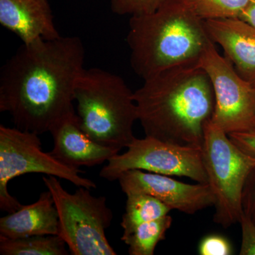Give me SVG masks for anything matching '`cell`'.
Here are the masks:
<instances>
[{
    "label": "cell",
    "instance_id": "cell-16",
    "mask_svg": "<svg viewBox=\"0 0 255 255\" xmlns=\"http://www.w3.org/2000/svg\"><path fill=\"white\" fill-rule=\"evenodd\" d=\"M66 243L58 235L10 239L0 236L1 255H68Z\"/></svg>",
    "mask_w": 255,
    "mask_h": 255
},
{
    "label": "cell",
    "instance_id": "cell-7",
    "mask_svg": "<svg viewBox=\"0 0 255 255\" xmlns=\"http://www.w3.org/2000/svg\"><path fill=\"white\" fill-rule=\"evenodd\" d=\"M82 171L60 162L49 152L42 150L38 134L18 128L0 126V209L5 212L17 211L22 206L9 194L11 179L30 173L45 174L65 179L78 187L96 189L93 181L80 175Z\"/></svg>",
    "mask_w": 255,
    "mask_h": 255
},
{
    "label": "cell",
    "instance_id": "cell-17",
    "mask_svg": "<svg viewBox=\"0 0 255 255\" xmlns=\"http://www.w3.org/2000/svg\"><path fill=\"white\" fill-rule=\"evenodd\" d=\"M169 215L142 223L132 230L130 234L122 237V241L128 246L130 255H153L156 246L165 239L166 232L172 226Z\"/></svg>",
    "mask_w": 255,
    "mask_h": 255
},
{
    "label": "cell",
    "instance_id": "cell-21",
    "mask_svg": "<svg viewBox=\"0 0 255 255\" xmlns=\"http://www.w3.org/2000/svg\"><path fill=\"white\" fill-rule=\"evenodd\" d=\"M243 213L255 225V167L247 178L242 194Z\"/></svg>",
    "mask_w": 255,
    "mask_h": 255
},
{
    "label": "cell",
    "instance_id": "cell-22",
    "mask_svg": "<svg viewBox=\"0 0 255 255\" xmlns=\"http://www.w3.org/2000/svg\"><path fill=\"white\" fill-rule=\"evenodd\" d=\"M239 223L242 229L240 255H255V225L243 213Z\"/></svg>",
    "mask_w": 255,
    "mask_h": 255
},
{
    "label": "cell",
    "instance_id": "cell-2",
    "mask_svg": "<svg viewBox=\"0 0 255 255\" xmlns=\"http://www.w3.org/2000/svg\"><path fill=\"white\" fill-rule=\"evenodd\" d=\"M133 97L145 136L201 148L204 127L214 115L215 96L199 64L169 69L144 80Z\"/></svg>",
    "mask_w": 255,
    "mask_h": 255
},
{
    "label": "cell",
    "instance_id": "cell-8",
    "mask_svg": "<svg viewBox=\"0 0 255 255\" xmlns=\"http://www.w3.org/2000/svg\"><path fill=\"white\" fill-rule=\"evenodd\" d=\"M142 170L167 176L190 178L208 184L201 148L174 145L155 137H135L123 154H117L100 171L110 182L118 180L128 171Z\"/></svg>",
    "mask_w": 255,
    "mask_h": 255
},
{
    "label": "cell",
    "instance_id": "cell-1",
    "mask_svg": "<svg viewBox=\"0 0 255 255\" xmlns=\"http://www.w3.org/2000/svg\"><path fill=\"white\" fill-rule=\"evenodd\" d=\"M85 50L78 36L21 45L0 71V112L15 127L40 135L74 113Z\"/></svg>",
    "mask_w": 255,
    "mask_h": 255
},
{
    "label": "cell",
    "instance_id": "cell-19",
    "mask_svg": "<svg viewBox=\"0 0 255 255\" xmlns=\"http://www.w3.org/2000/svg\"><path fill=\"white\" fill-rule=\"evenodd\" d=\"M167 0H111V9L117 15L148 14L158 9Z\"/></svg>",
    "mask_w": 255,
    "mask_h": 255
},
{
    "label": "cell",
    "instance_id": "cell-12",
    "mask_svg": "<svg viewBox=\"0 0 255 255\" xmlns=\"http://www.w3.org/2000/svg\"><path fill=\"white\" fill-rule=\"evenodd\" d=\"M210 38L240 76L255 87V28L240 18L206 20Z\"/></svg>",
    "mask_w": 255,
    "mask_h": 255
},
{
    "label": "cell",
    "instance_id": "cell-23",
    "mask_svg": "<svg viewBox=\"0 0 255 255\" xmlns=\"http://www.w3.org/2000/svg\"><path fill=\"white\" fill-rule=\"evenodd\" d=\"M228 135L241 150L249 155L255 156V129L248 131L232 132Z\"/></svg>",
    "mask_w": 255,
    "mask_h": 255
},
{
    "label": "cell",
    "instance_id": "cell-6",
    "mask_svg": "<svg viewBox=\"0 0 255 255\" xmlns=\"http://www.w3.org/2000/svg\"><path fill=\"white\" fill-rule=\"evenodd\" d=\"M201 154L208 184L216 198L214 222L230 227L241 219L242 194L255 167V156L241 150L212 120L204 127Z\"/></svg>",
    "mask_w": 255,
    "mask_h": 255
},
{
    "label": "cell",
    "instance_id": "cell-24",
    "mask_svg": "<svg viewBox=\"0 0 255 255\" xmlns=\"http://www.w3.org/2000/svg\"><path fill=\"white\" fill-rule=\"evenodd\" d=\"M240 19L249 23L255 28V0H251L250 4L242 14Z\"/></svg>",
    "mask_w": 255,
    "mask_h": 255
},
{
    "label": "cell",
    "instance_id": "cell-4",
    "mask_svg": "<svg viewBox=\"0 0 255 255\" xmlns=\"http://www.w3.org/2000/svg\"><path fill=\"white\" fill-rule=\"evenodd\" d=\"M134 92L124 79L101 68H84L75 90L82 130L101 145L120 152L135 139Z\"/></svg>",
    "mask_w": 255,
    "mask_h": 255
},
{
    "label": "cell",
    "instance_id": "cell-15",
    "mask_svg": "<svg viewBox=\"0 0 255 255\" xmlns=\"http://www.w3.org/2000/svg\"><path fill=\"white\" fill-rule=\"evenodd\" d=\"M127 196L125 214L121 223L124 229L122 237L130 234L139 225L160 219L172 211L168 206L148 194L130 193Z\"/></svg>",
    "mask_w": 255,
    "mask_h": 255
},
{
    "label": "cell",
    "instance_id": "cell-11",
    "mask_svg": "<svg viewBox=\"0 0 255 255\" xmlns=\"http://www.w3.org/2000/svg\"><path fill=\"white\" fill-rule=\"evenodd\" d=\"M55 158L70 167H93L108 162L119 151L92 140L82 130L78 114L74 112L60 121L50 130Z\"/></svg>",
    "mask_w": 255,
    "mask_h": 255
},
{
    "label": "cell",
    "instance_id": "cell-9",
    "mask_svg": "<svg viewBox=\"0 0 255 255\" xmlns=\"http://www.w3.org/2000/svg\"><path fill=\"white\" fill-rule=\"evenodd\" d=\"M209 75L215 96L211 120L227 134L255 129V87L238 75L212 43L199 63Z\"/></svg>",
    "mask_w": 255,
    "mask_h": 255
},
{
    "label": "cell",
    "instance_id": "cell-3",
    "mask_svg": "<svg viewBox=\"0 0 255 255\" xmlns=\"http://www.w3.org/2000/svg\"><path fill=\"white\" fill-rule=\"evenodd\" d=\"M127 41L132 70L144 80L199 64L214 43L189 0H167L150 14L130 16Z\"/></svg>",
    "mask_w": 255,
    "mask_h": 255
},
{
    "label": "cell",
    "instance_id": "cell-14",
    "mask_svg": "<svg viewBox=\"0 0 255 255\" xmlns=\"http://www.w3.org/2000/svg\"><path fill=\"white\" fill-rule=\"evenodd\" d=\"M58 235V214L49 191L29 205L0 219V236L10 239Z\"/></svg>",
    "mask_w": 255,
    "mask_h": 255
},
{
    "label": "cell",
    "instance_id": "cell-20",
    "mask_svg": "<svg viewBox=\"0 0 255 255\" xmlns=\"http://www.w3.org/2000/svg\"><path fill=\"white\" fill-rule=\"evenodd\" d=\"M233 253V247L230 242L219 235L206 236L199 246L201 255H231Z\"/></svg>",
    "mask_w": 255,
    "mask_h": 255
},
{
    "label": "cell",
    "instance_id": "cell-18",
    "mask_svg": "<svg viewBox=\"0 0 255 255\" xmlns=\"http://www.w3.org/2000/svg\"><path fill=\"white\" fill-rule=\"evenodd\" d=\"M196 14L204 20L240 18L251 0H189Z\"/></svg>",
    "mask_w": 255,
    "mask_h": 255
},
{
    "label": "cell",
    "instance_id": "cell-5",
    "mask_svg": "<svg viewBox=\"0 0 255 255\" xmlns=\"http://www.w3.org/2000/svg\"><path fill=\"white\" fill-rule=\"evenodd\" d=\"M58 214V236L73 255H116L106 236L113 213L105 196H94L90 189L78 187L70 194L54 176H43Z\"/></svg>",
    "mask_w": 255,
    "mask_h": 255
},
{
    "label": "cell",
    "instance_id": "cell-13",
    "mask_svg": "<svg viewBox=\"0 0 255 255\" xmlns=\"http://www.w3.org/2000/svg\"><path fill=\"white\" fill-rule=\"evenodd\" d=\"M0 23L23 44L61 36L48 0H0Z\"/></svg>",
    "mask_w": 255,
    "mask_h": 255
},
{
    "label": "cell",
    "instance_id": "cell-10",
    "mask_svg": "<svg viewBox=\"0 0 255 255\" xmlns=\"http://www.w3.org/2000/svg\"><path fill=\"white\" fill-rule=\"evenodd\" d=\"M126 194L142 193L158 199L171 210L187 214L215 205L216 198L209 184H189L146 171H128L119 178Z\"/></svg>",
    "mask_w": 255,
    "mask_h": 255
}]
</instances>
